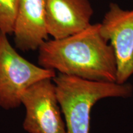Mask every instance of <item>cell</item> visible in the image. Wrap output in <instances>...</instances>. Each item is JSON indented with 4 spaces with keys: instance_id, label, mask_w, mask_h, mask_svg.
Wrapping results in <instances>:
<instances>
[{
    "instance_id": "6da1fadb",
    "label": "cell",
    "mask_w": 133,
    "mask_h": 133,
    "mask_svg": "<svg viewBox=\"0 0 133 133\" xmlns=\"http://www.w3.org/2000/svg\"><path fill=\"white\" fill-rule=\"evenodd\" d=\"M103 35L101 24L68 37L48 39L38 49L39 66L90 81L116 82L114 48Z\"/></svg>"
},
{
    "instance_id": "7a4b0ae2",
    "label": "cell",
    "mask_w": 133,
    "mask_h": 133,
    "mask_svg": "<svg viewBox=\"0 0 133 133\" xmlns=\"http://www.w3.org/2000/svg\"><path fill=\"white\" fill-rule=\"evenodd\" d=\"M66 133H89L91 111L97 101L108 97L132 96L131 84L90 81L59 74L52 79Z\"/></svg>"
},
{
    "instance_id": "3957f363",
    "label": "cell",
    "mask_w": 133,
    "mask_h": 133,
    "mask_svg": "<svg viewBox=\"0 0 133 133\" xmlns=\"http://www.w3.org/2000/svg\"><path fill=\"white\" fill-rule=\"evenodd\" d=\"M0 31V107L11 110L21 105L23 92L38 81L53 79L56 71L36 65L20 55Z\"/></svg>"
},
{
    "instance_id": "277c9868",
    "label": "cell",
    "mask_w": 133,
    "mask_h": 133,
    "mask_svg": "<svg viewBox=\"0 0 133 133\" xmlns=\"http://www.w3.org/2000/svg\"><path fill=\"white\" fill-rule=\"evenodd\" d=\"M26 114L23 128L29 133H66L52 79H44L28 88L21 97Z\"/></svg>"
},
{
    "instance_id": "5b68a950",
    "label": "cell",
    "mask_w": 133,
    "mask_h": 133,
    "mask_svg": "<svg viewBox=\"0 0 133 133\" xmlns=\"http://www.w3.org/2000/svg\"><path fill=\"white\" fill-rule=\"evenodd\" d=\"M101 24V32L114 48L116 83H126L133 75V9L112 3Z\"/></svg>"
},
{
    "instance_id": "8992f818",
    "label": "cell",
    "mask_w": 133,
    "mask_h": 133,
    "mask_svg": "<svg viewBox=\"0 0 133 133\" xmlns=\"http://www.w3.org/2000/svg\"><path fill=\"white\" fill-rule=\"evenodd\" d=\"M94 11L89 0H47L48 35L59 39L74 35L91 25Z\"/></svg>"
},
{
    "instance_id": "52a82bcc",
    "label": "cell",
    "mask_w": 133,
    "mask_h": 133,
    "mask_svg": "<svg viewBox=\"0 0 133 133\" xmlns=\"http://www.w3.org/2000/svg\"><path fill=\"white\" fill-rule=\"evenodd\" d=\"M46 2L47 0H19L12 34L16 46L22 51L38 49L48 39Z\"/></svg>"
},
{
    "instance_id": "ba28073f",
    "label": "cell",
    "mask_w": 133,
    "mask_h": 133,
    "mask_svg": "<svg viewBox=\"0 0 133 133\" xmlns=\"http://www.w3.org/2000/svg\"><path fill=\"white\" fill-rule=\"evenodd\" d=\"M19 0H0V31L13 33Z\"/></svg>"
}]
</instances>
